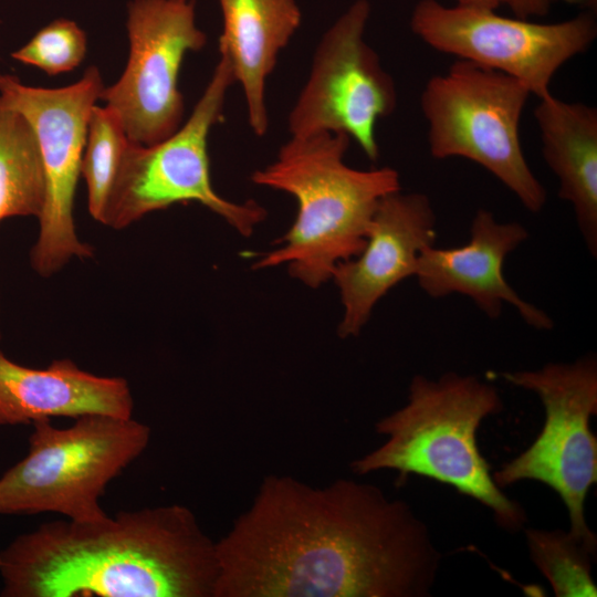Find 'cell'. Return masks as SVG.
<instances>
[{
  "label": "cell",
  "mask_w": 597,
  "mask_h": 597,
  "mask_svg": "<svg viewBox=\"0 0 597 597\" xmlns=\"http://www.w3.org/2000/svg\"><path fill=\"white\" fill-rule=\"evenodd\" d=\"M216 548L213 597H427L442 559L426 523L378 486L276 474Z\"/></svg>",
  "instance_id": "cell-1"
},
{
  "label": "cell",
  "mask_w": 597,
  "mask_h": 597,
  "mask_svg": "<svg viewBox=\"0 0 597 597\" xmlns=\"http://www.w3.org/2000/svg\"><path fill=\"white\" fill-rule=\"evenodd\" d=\"M216 542L181 504L57 520L0 552L2 597H213Z\"/></svg>",
  "instance_id": "cell-2"
},
{
  "label": "cell",
  "mask_w": 597,
  "mask_h": 597,
  "mask_svg": "<svg viewBox=\"0 0 597 597\" xmlns=\"http://www.w3.org/2000/svg\"><path fill=\"white\" fill-rule=\"evenodd\" d=\"M350 139L321 133L290 137L275 160L255 170L253 184L291 195L295 220L274 250L260 254L254 269L286 264L290 274L311 287L332 279L336 265L356 256L379 202L400 191L391 167L356 169L345 163Z\"/></svg>",
  "instance_id": "cell-3"
},
{
  "label": "cell",
  "mask_w": 597,
  "mask_h": 597,
  "mask_svg": "<svg viewBox=\"0 0 597 597\" xmlns=\"http://www.w3.org/2000/svg\"><path fill=\"white\" fill-rule=\"evenodd\" d=\"M502 410L498 388L476 376L416 375L407 402L375 425L384 443L354 460L350 470L358 475L392 470L399 480L418 474L439 481L489 507L503 530L517 532L525 511L495 483L476 439L481 422Z\"/></svg>",
  "instance_id": "cell-4"
},
{
  "label": "cell",
  "mask_w": 597,
  "mask_h": 597,
  "mask_svg": "<svg viewBox=\"0 0 597 597\" xmlns=\"http://www.w3.org/2000/svg\"><path fill=\"white\" fill-rule=\"evenodd\" d=\"M28 454L0 476V515L59 513L77 522L108 514V483L147 448L150 429L133 418L85 415L64 429L32 423Z\"/></svg>",
  "instance_id": "cell-5"
},
{
  "label": "cell",
  "mask_w": 597,
  "mask_h": 597,
  "mask_svg": "<svg viewBox=\"0 0 597 597\" xmlns=\"http://www.w3.org/2000/svg\"><path fill=\"white\" fill-rule=\"evenodd\" d=\"M531 95L512 76L457 60L431 76L420 96L428 145L436 159L464 158L505 186L530 212L546 203V190L532 171L520 138Z\"/></svg>",
  "instance_id": "cell-6"
},
{
  "label": "cell",
  "mask_w": 597,
  "mask_h": 597,
  "mask_svg": "<svg viewBox=\"0 0 597 597\" xmlns=\"http://www.w3.org/2000/svg\"><path fill=\"white\" fill-rule=\"evenodd\" d=\"M219 55L190 116L176 132L151 145L130 143L103 224L124 229L153 211L187 202L202 205L244 237L264 220L265 209L255 201L233 202L212 186L208 139L212 127L223 119L226 96L235 83L230 61Z\"/></svg>",
  "instance_id": "cell-7"
},
{
  "label": "cell",
  "mask_w": 597,
  "mask_h": 597,
  "mask_svg": "<svg viewBox=\"0 0 597 597\" xmlns=\"http://www.w3.org/2000/svg\"><path fill=\"white\" fill-rule=\"evenodd\" d=\"M500 376L534 392L543 404L545 420L533 443L495 471L493 480L501 489L524 480L553 489L567 509L569 533L596 553L597 537L585 517L586 496L597 481V438L589 425L597 415L595 355Z\"/></svg>",
  "instance_id": "cell-8"
},
{
  "label": "cell",
  "mask_w": 597,
  "mask_h": 597,
  "mask_svg": "<svg viewBox=\"0 0 597 597\" xmlns=\"http://www.w3.org/2000/svg\"><path fill=\"white\" fill-rule=\"evenodd\" d=\"M104 87L94 65L75 83L59 88L29 86L14 75L0 74V96L29 121L40 148L45 198L30 264L45 277L72 258L85 259L94 253L77 237L73 208L88 119Z\"/></svg>",
  "instance_id": "cell-9"
},
{
  "label": "cell",
  "mask_w": 597,
  "mask_h": 597,
  "mask_svg": "<svg viewBox=\"0 0 597 597\" xmlns=\"http://www.w3.org/2000/svg\"><path fill=\"white\" fill-rule=\"evenodd\" d=\"M410 28L433 50L512 76L537 98L551 93L557 71L584 53L597 36L590 11L542 23L503 17L493 9L446 6L438 0H419L411 12Z\"/></svg>",
  "instance_id": "cell-10"
},
{
  "label": "cell",
  "mask_w": 597,
  "mask_h": 597,
  "mask_svg": "<svg viewBox=\"0 0 597 597\" xmlns=\"http://www.w3.org/2000/svg\"><path fill=\"white\" fill-rule=\"evenodd\" d=\"M370 13L368 0H355L322 35L289 113L291 137L343 134L370 160L378 158L377 122L396 109L398 100L392 77L365 40Z\"/></svg>",
  "instance_id": "cell-11"
},
{
  "label": "cell",
  "mask_w": 597,
  "mask_h": 597,
  "mask_svg": "<svg viewBox=\"0 0 597 597\" xmlns=\"http://www.w3.org/2000/svg\"><path fill=\"white\" fill-rule=\"evenodd\" d=\"M126 29L125 70L101 100L118 114L132 142L151 145L182 124L179 72L187 53L200 51L207 36L196 23L195 0H130Z\"/></svg>",
  "instance_id": "cell-12"
},
{
  "label": "cell",
  "mask_w": 597,
  "mask_h": 597,
  "mask_svg": "<svg viewBox=\"0 0 597 597\" xmlns=\"http://www.w3.org/2000/svg\"><path fill=\"white\" fill-rule=\"evenodd\" d=\"M436 227L437 217L425 193L400 190L379 202L364 248L333 272L344 307L338 326L342 337L358 335L377 302L415 275L421 251L436 242Z\"/></svg>",
  "instance_id": "cell-13"
},
{
  "label": "cell",
  "mask_w": 597,
  "mask_h": 597,
  "mask_svg": "<svg viewBox=\"0 0 597 597\" xmlns=\"http://www.w3.org/2000/svg\"><path fill=\"white\" fill-rule=\"evenodd\" d=\"M528 239L519 222H501L486 209H478L470 227V240L460 247L425 248L415 275L421 290L432 298L461 294L473 301L489 318L496 320L504 304L540 331L553 328L552 317L522 298L504 276L506 256Z\"/></svg>",
  "instance_id": "cell-14"
},
{
  "label": "cell",
  "mask_w": 597,
  "mask_h": 597,
  "mask_svg": "<svg viewBox=\"0 0 597 597\" xmlns=\"http://www.w3.org/2000/svg\"><path fill=\"white\" fill-rule=\"evenodd\" d=\"M133 408L125 378L94 375L66 358L30 368L0 350V426L85 415L132 418Z\"/></svg>",
  "instance_id": "cell-15"
},
{
  "label": "cell",
  "mask_w": 597,
  "mask_h": 597,
  "mask_svg": "<svg viewBox=\"0 0 597 597\" xmlns=\"http://www.w3.org/2000/svg\"><path fill=\"white\" fill-rule=\"evenodd\" d=\"M222 32L218 51L232 66L241 86L252 132L269 129L266 82L279 54L298 30L302 12L296 0H218Z\"/></svg>",
  "instance_id": "cell-16"
},
{
  "label": "cell",
  "mask_w": 597,
  "mask_h": 597,
  "mask_svg": "<svg viewBox=\"0 0 597 597\" xmlns=\"http://www.w3.org/2000/svg\"><path fill=\"white\" fill-rule=\"evenodd\" d=\"M543 158L556 176L559 197L574 211L591 256H597V109L552 93L534 109Z\"/></svg>",
  "instance_id": "cell-17"
},
{
  "label": "cell",
  "mask_w": 597,
  "mask_h": 597,
  "mask_svg": "<svg viewBox=\"0 0 597 597\" xmlns=\"http://www.w3.org/2000/svg\"><path fill=\"white\" fill-rule=\"evenodd\" d=\"M45 198L40 148L29 121L0 96V222L39 217Z\"/></svg>",
  "instance_id": "cell-18"
},
{
  "label": "cell",
  "mask_w": 597,
  "mask_h": 597,
  "mask_svg": "<svg viewBox=\"0 0 597 597\" xmlns=\"http://www.w3.org/2000/svg\"><path fill=\"white\" fill-rule=\"evenodd\" d=\"M129 139L118 114L108 106L92 109L81 176L87 187L88 211L102 223Z\"/></svg>",
  "instance_id": "cell-19"
},
{
  "label": "cell",
  "mask_w": 597,
  "mask_h": 597,
  "mask_svg": "<svg viewBox=\"0 0 597 597\" xmlns=\"http://www.w3.org/2000/svg\"><path fill=\"white\" fill-rule=\"evenodd\" d=\"M530 557L557 597L597 596L591 576L596 553L569 531L525 528Z\"/></svg>",
  "instance_id": "cell-20"
},
{
  "label": "cell",
  "mask_w": 597,
  "mask_h": 597,
  "mask_svg": "<svg viewBox=\"0 0 597 597\" xmlns=\"http://www.w3.org/2000/svg\"><path fill=\"white\" fill-rule=\"evenodd\" d=\"M86 49V34L78 24L69 19H56L40 29L11 56L53 76L77 67Z\"/></svg>",
  "instance_id": "cell-21"
},
{
  "label": "cell",
  "mask_w": 597,
  "mask_h": 597,
  "mask_svg": "<svg viewBox=\"0 0 597 597\" xmlns=\"http://www.w3.org/2000/svg\"><path fill=\"white\" fill-rule=\"evenodd\" d=\"M554 0H504L506 6L514 17L522 19H532L545 17L553 4Z\"/></svg>",
  "instance_id": "cell-22"
},
{
  "label": "cell",
  "mask_w": 597,
  "mask_h": 597,
  "mask_svg": "<svg viewBox=\"0 0 597 597\" xmlns=\"http://www.w3.org/2000/svg\"><path fill=\"white\" fill-rule=\"evenodd\" d=\"M503 2L504 0H457V4L460 6L493 10H496Z\"/></svg>",
  "instance_id": "cell-23"
},
{
  "label": "cell",
  "mask_w": 597,
  "mask_h": 597,
  "mask_svg": "<svg viewBox=\"0 0 597 597\" xmlns=\"http://www.w3.org/2000/svg\"><path fill=\"white\" fill-rule=\"evenodd\" d=\"M563 1L583 11L594 12L597 8V0H563Z\"/></svg>",
  "instance_id": "cell-24"
},
{
  "label": "cell",
  "mask_w": 597,
  "mask_h": 597,
  "mask_svg": "<svg viewBox=\"0 0 597 597\" xmlns=\"http://www.w3.org/2000/svg\"><path fill=\"white\" fill-rule=\"evenodd\" d=\"M0 338H1V332H0Z\"/></svg>",
  "instance_id": "cell-25"
}]
</instances>
